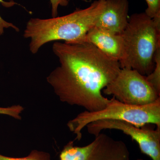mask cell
Here are the masks:
<instances>
[{
  "instance_id": "13",
  "label": "cell",
  "mask_w": 160,
  "mask_h": 160,
  "mask_svg": "<svg viewBox=\"0 0 160 160\" xmlns=\"http://www.w3.org/2000/svg\"><path fill=\"white\" fill-rule=\"evenodd\" d=\"M24 108L20 105H14L8 107H0V114L6 115L16 119L21 120L22 117L20 114L22 113Z\"/></svg>"
},
{
  "instance_id": "7",
  "label": "cell",
  "mask_w": 160,
  "mask_h": 160,
  "mask_svg": "<svg viewBox=\"0 0 160 160\" xmlns=\"http://www.w3.org/2000/svg\"><path fill=\"white\" fill-rule=\"evenodd\" d=\"M138 127L119 120H103L89 123L87 126L89 134L95 137L106 129H116L131 137L138 145L142 153L152 160H160V129Z\"/></svg>"
},
{
  "instance_id": "8",
  "label": "cell",
  "mask_w": 160,
  "mask_h": 160,
  "mask_svg": "<svg viewBox=\"0 0 160 160\" xmlns=\"http://www.w3.org/2000/svg\"><path fill=\"white\" fill-rule=\"evenodd\" d=\"M128 0H106L105 6L95 26L116 34H121L128 22Z\"/></svg>"
},
{
  "instance_id": "3",
  "label": "cell",
  "mask_w": 160,
  "mask_h": 160,
  "mask_svg": "<svg viewBox=\"0 0 160 160\" xmlns=\"http://www.w3.org/2000/svg\"><path fill=\"white\" fill-rule=\"evenodd\" d=\"M121 35L125 47L121 69L147 76L154 69L155 54L160 47V15L152 18L145 12L131 15Z\"/></svg>"
},
{
  "instance_id": "12",
  "label": "cell",
  "mask_w": 160,
  "mask_h": 160,
  "mask_svg": "<svg viewBox=\"0 0 160 160\" xmlns=\"http://www.w3.org/2000/svg\"><path fill=\"white\" fill-rule=\"evenodd\" d=\"M0 4H2L4 7L6 8H9L14 6L17 3L14 1H11L9 2H6L4 0H0ZM14 29L15 31L18 32L20 31V29L18 26L12 24V23L7 22L6 20L3 19L0 15V35H2L4 32V29Z\"/></svg>"
},
{
  "instance_id": "9",
  "label": "cell",
  "mask_w": 160,
  "mask_h": 160,
  "mask_svg": "<svg viewBox=\"0 0 160 160\" xmlns=\"http://www.w3.org/2000/svg\"><path fill=\"white\" fill-rule=\"evenodd\" d=\"M84 42L91 43L106 56L119 62L124 59L125 47L121 34H114L94 26L88 32Z\"/></svg>"
},
{
  "instance_id": "4",
  "label": "cell",
  "mask_w": 160,
  "mask_h": 160,
  "mask_svg": "<svg viewBox=\"0 0 160 160\" xmlns=\"http://www.w3.org/2000/svg\"><path fill=\"white\" fill-rule=\"evenodd\" d=\"M103 120L124 121L138 127L153 124L160 129V98L149 105L133 106L121 102L112 97L105 108L97 111L85 110L69 121L67 126L76 135L75 140L80 141L82 130L88 124Z\"/></svg>"
},
{
  "instance_id": "15",
  "label": "cell",
  "mask_w": 160,
  "mask_h": 160,
  "mask_svg": "<svg viewBox=\"0 0 160 160\" xmlns=\"http://www.w3.org/2000/svg\"><path fill=\"white\" fill-rule=\"evenodd\" d=\"M70 1L71 0H50L52 18L58 17L59 7H66L69 5Z\"/></svg>"
},
{
  "instance_id": "1",
  "label": "cell",
  "mask_w": 160,
  "mask_h": 160,
  "mask_svg": "<svg viewBox=\"0 0 160 160\" xmlns=\"http://www.w3.org/2000/svg\"><path fill=\"white\" fill-rule=\"evenodd\" d=\"M52 50L59 65L46 80L60 101L89 112L105 108L111 99L102 90L119 72V62L87 42H55Z\"/></svg>"
},
{
  "instance_id": "14",
  "label": "cell",
  "mask_w": 160,
  "mask_h": 160,
  "mask_svg": "<svg viewBox=\"0 0 160 160\" xmlns=\"http://www.w3.org/2000/svg\"><path fill=\"white\" fill-rule=\"evenodd\" d=\"M147 7L145 12L149 17L153 18L160 15V0H146Z\"/></svg>"
},
{
  "instance_id": "11",
  "label": "cell",
  "mask_w": 160,
  "mask_h": 160,
  "mask_svg": "<svg viewBox=\"0 0 160 160\" xmlns=\"http://www.w3.org/2000/svg\"><path fill=\"white\" fill-rule=\"evenodd\" d=\"M50 155L47 152L32 150L28 156L24 158L9 157L0 154V160H50Z\"/></svg>"
},
{
  "instance_id": "10",
  "label": "cell",
  "mask_w": 160,
  "mask_h": 160,
  "mask_svg": "<svg viewBox=\"0 0 160 160\" xmlns=\"http://www.w3.org/2000/svg\"><path fill=\"white\" fill-rule=\"evenodd\" d=\"M155 67L153 71L146 76V79L160 94V47L156 51L154 56Z\"/></svg>"
},
{
  "instance_id": "6",
  "label": "cell",
  "mask_w": 160,
  "mask_h": 160,
  "mask_svg": "<svg viewBox=\"0 0 160 160\" xmlns=\"http://www.w3.org/2000/svg\"><path fill=\"white\" fill-rule=\"evenodd\" d=\"M95 137L82 147L69 142L61 152L60 160H129L130 152L123 141L101 132Z\"/></svg>"
},
{
  "instance_id": "16",
  "label": "cell",
  "mask_w": 160,
  "mask_h": 160,
  "mask_svg": "<svg viewBox=\"0 0 160 160\" xmlns=\"http://www.w3.org/2000/svg\"><path fill=\"white\" fill-rule=\"evenodd\" d=\"M136 160H143L142 159L138 158V159H136Z\"/></svg>"
},
{
  "instance_id": "5",
  "label": "cell",
  "mask_w": 160,
  "mask_h": 160,
  "mask_svg": "<svg viewBox=\"0 0 160 160\" xmlns=\"http://www.w3.org/2000/svg\"><path fill=\"white\" fill-rule=\"evenodd\" d=\"M121 102L145 106L154 102L160 94L146 79V76L133 69H121L114 79L103 89Z\"/></svg>"
},
{
  "instance_id": "2",
  "label": "cell",
  "mask_w": 160,
  "mask_h": 160,
  "mask_svg": "<svg viewBox=\"0 0 160 160\" xmlns=\"http://www.w3.org/2000/svg\"><path fill=\"white\" fill-rule=\"evenodd\" d=\"M106 0H96L85 9H77L61 17L32 18L26 23L23 36L30 39L29 51L38 53L42 46L52 42H84L88 32L95 26L105 6Z\"/></svg>"
}]
</instances>
